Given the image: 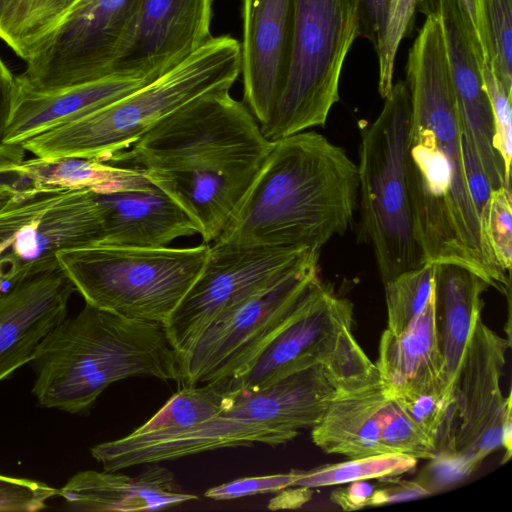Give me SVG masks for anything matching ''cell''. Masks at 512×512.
<instances>
[{
    "label": "cell",
    "mask_w": 512,
    "mask_h": 512,
    "mask_svg": "<svg viewBox=\"0 0 512 512\" xmlns=\"http://www.w3.org/2000/svg\"><path fill=\"white\" fill-rule=\"evenodd\" d=\"M140 0H80L16 82L49 89L109 75Z\"/></svg>",
    "instance_id": "5bb4252c"
},
{
    "label": "cell",
    "mask_w": 512,
    "mask_h": 512,
    "mask_svg": "<svg viewBox=\"0 0 512 512\" xmlns=\"http://www.w3.org/2000/svg\"><path fill=\"white\" fill-rule=\"evenodd\" d=\"M134 476L116 471L85 470L75 473L57 491L72 511H155L196 500L179 491L174 474L161 463L141 465Z\"/></svg>",
    "instance_id": "7402d4cb"
},
{
    "label": "cell",
    "mask_w": 512,
    "mask_h": 512,
    "mask_svg": "<svg viewBox=\"0 0 512 512\" xmlns=\"http://www.w3.org/2000/svg\"><path fill=\"white\" fill-rule=\"evenodd\" d=\"M385 398L382 382L337 391L311 428L314 444L326 453L358 458L386 453L379 439L378 412Z\"/></svg>",
    "instance_id": "d4e9b609"
},
{
    "label": "cell",
    "mask_w": 512,
    "mask_h": 512,
    "mask_svg": "<svg viewBox=\"0 0 512 512\" xmlns=\"http://www.w3.org/2000/svg\"><path fill=\"white\" fill-rule=\"evenodd\" d=\"M157 77L114 73L49 89H32L15 78L2 143L21 145L46 130L111 104Z\"/></svg>",
    "instance_id": "44dd1931"
},
{
    "label": "cell",
    "mask_w": 512,
    "mask_h": 512,
    "mask_svg": "<svg viewBox=\"0 0 512 512\" xmlns=\"http://www.w3.org/2000/svg\"><path fill=\"white\" fill-rule=\"evenodd\" d=\"M21 177L35 186L57 189L89 188L96 190L128 176L133 169L95 159L63 157L32 158L13 167Z\"/></svg>",
    "instance_id": "83f0119b"
},
{
    "label": "cell",
    "mask_w": 512,
    "mask_h": 512,
    "mask_svg": "<svg viewBox=\"0 0 512 512\" xmlns=\"http://www.w3.org/2000/svg\"><path fill=\"white\" fill-rule=\"evenodd\" d=\"M421 0H391L382 36L375 47L378 64V91L385 99L393 87L394 64L402 39L410 31Z\"/></svg>",
    "instance_id": "836d02e7"
},
{
    "label": "cell",
    "mask_w": 512,
    "mask_h": 512,
    "mask_svg": "<svg viewBox=\"0 0 512 512\" xmlns=\"http://www.w3.org/2000/svg\"><path fill=\"white\" fill-rule=\"evenodd\" d=\"M435 264L423 263L384 283L387 329L404 331L425 309L434 294Z\"/></svg>",
    "instance_id": "4dcf8cb0"
},
{
    "label": "cell",
    "mask_w": 512,
    "mask_h": 512,
    "mask_svg": "<svg viewBox=\"0 0 512 512\" xmlns=\"http://www.w3.org/2000/svg\"><path fill=\"white\" fill-rule=\"evenodd\" d=\"M489 285L460 265L435 264L434 311L437 343L447 383L453 388L470 336L481 318Z\"/></svg>",
    "instance_id": "cb8c5ba5"
},
{
    "label": "cell",
    "mask_w": 512,
    "mask_h": 512,
    "mask_svg": "<svg viewBox=\"0 0 512 512\" xmlns=\"http://www.w3.org/2000/svg\"><path fill=\"white\" fill-rule=\"evenodd\" d=\"M462 151L467 188L482 226L493 187L480 160L464 136Z\"/></svg>",
    "instance_id": "f35d334b"
},
{
    "label": "cell",
    "mask_w": 512,
    "mask_h": 512,
    "mask_svg": "<svg viewBox=\"0 0 512 512\" xmlns=\"http://www.w3.org/2000/svg\"><path fill=\"white\" fill-rule=\"evenodd\" d=\"M378 429L379 439L386 453L431 460L438 453L436 443L411 420L397 401L386 392L378 412Z\"/></svg>",
    "instance_id": "1f68e13d"
},
{
    "label": "cell",
    "mask_w": 512,
    "mask_h": 512,
    "mask_svg": "<svg viewBox=\"0 0 512 512\" xmlns=\"http://www.w3.org/2000/svg\"><path fill=\"white\" fill-rule=\"evenodd\" d=\"M353 304L315 279L294 316L237 375L229 391L256 390L320 364L337 391L381 382L352 333Z\"/></svg>",
    "instance_id": "9c48e42d"
},
{
    "label": "cell",
    "mask_w": 512,
    "mask_h": 512,
    "mask_svg": "<svg viewBox=\"0 0 512 512\" xmlns=\"http://www.w3.org/2000/svg\"><path fill=\"white\" fill-rule=\"evenodd\" d=\"M102 237V216L93 190H62L0 255L3 292L28 275L59 265L58 251L97 245Z\"/></svg>",
    "instance_id": "2e32d148"
},
{
    "label": "cell",
    "mask_w": 512,
    "mask_h": 512,
    "mask_svg": "<svg viewBox=\"0 0 512 512\" xmlns=\"http://www.w3.org/2000/svg\"><path fill=\"white\" fill-rule=\"evenodd\" d=\"M240 43L212 37L182 62L121 99L22 143L40 159L76 157L108 162L164 117L210 91L230 89L240 75Z\"/></svg>",
    "instance_id": "8992f818"
},
{
    "label": "cell",
    "mask_w": 512,
    "mask_h": 512,
    "mask_svg": "<svg viewBox=\"0 0 512 512\" xmlns=\"http://www.w3.org/2000/svg\"><path fill=\"white\" fill-rule=\"evenodd\" d=\"M80 0H0V39L25 63Z\"/></svg>",
    "instance_id": "4316f807"
},
{
    "label": "cell",
    "mask_w": 512,
    "mask_h": 512,
    "mask_svg": "<svg viewBox=\"0 0 512 512\" xmlns=\"http://www.w3.org/2000/svg\"><path fill=\"white\" fill-rule=\"evenodd\" d=\"M357 165L316 132L273 141L247 193L212 243L322 249L353 221Z\"/></svg>",
    "instance_id": "3957f363"
},
{
    "label": "cell",
    "mask_w": 512,
    "mask_h": 512,
    "mask_svg": "<svg viewBox=\"0 0 512 512\" xmlns=\"http://www.w3.org/2000/svg\"><path fill=\"white\" fill-rule=\"evenodd\" d=\"M38 404L76 414L113 383L133 377L179 382V354L161 323L130 319L85 303L39 344L32 359Z\"/></svg>",
    "instance_id": "277c9868"
},
{
    "label": "cell",
    "mask_w": 512,
    "mask_h": 512,
    "mask_svg": "<svg viewBox=\"0 0 512 512\" xmlns=\"http://www.w3.org/2000/svg\"><path fill=\"white\" fill-rule=\"evenodd\" d=\"M75 289L59 265L28 275L0 293V382L32 361L67 316Z\"/></svg>",
    "instance_id": "ffe728a7"
},
{
    "label": "cell",
    "mask_w": 512,
    "mask_h": 512,
    "mask_svg": "<svg viewBox=\"0 0 512 512\" xmlns=\"http://www.w3.org/2000/svg\"><path fill=\"white\" fill-rule=\"evenodd\" d=\"M438 448L439 436L453 403V388L447 384L430 389L386 393Z\"/></svg>",
    "instance_id": "d6a6232c"
},
{
    "label": "cell",
    "mask_w": 512,
    "mask_h": 512,
    "mask_svg": "<svg viewBox=\"0 0 512 512\" xmlns=\"http://www.w3.org/2000/svg\"><path fill=\"white\" fill-rule=\"evenodd\" d=\"M242 18L244 100L262 126L270 119L287 78L294 0H242Z\"/></svg>",
    "instance_id": "d6986e66"
},
{
    "label": "cell",
    "mask_w": 512,
    "mask_h": 512,
    "mask_svg": "<svg viewBox=\"0 0 512 512\" xmlns=\"http://www.w3.org/2000/svg\"><path fill=\"white\" fill-rule=\"evenodd\" d=\"M486 246L498 266L510 274L512 264V197L505 186L493 189L482 222Z\"/></svg>",
    "instance_id": "e575fe53"
},
{
    "label": "cell",
    "mask_w": 512,
    "mask_h": 512,
    "mask_svg": "<svg viewBox=\"0 0 512 512\" xmlns=\"http://www.w3.org/2000/svg\"><path fill=\"white\" fill-rule=\"evenodd\" d=\"M405 82L411 102L408 188L423 263L460 265L506 293L509 274L486 246L467 188L463 133L435 12L426 14L409 50Z\"/></svg>",
    "instance_id": "6da1fadb"
},
{
    "label": "cell",
    "mask_w": 512,
    "mask_h": 512,
    "mask_svg": "<svg viewBox=\"0 0 512 512\" xmlns=\"http://www.w3.org/2000/svg\"><path fill=\"white\" fill-rule=\"evenodd\" d=\"M376 367L386 393L449 385L437 343L434 294L404 331L382 333Z\"/></svg>",
    "instance_id": "603a6c76"
},
{
    "label": "cell",
    "mask_w": 512,
    "mask_h": 512,
    "mask_svg": "<svg viewBox=\"0 0 512 512\" xmlns=\"http://www.w3.org/2000/svg\"><path fill=\"white\" fill-rule=\"evenodd\" d=\"M335 387L320 364L291 373L256 390L229 391L213 417L173 436L128 448H91L104 470L163 463L223 448L265 444L276 447L314 427Z\"/></svg>",
    "instance_id": "5b68a950"
},
{
    "label": "cell",
    "mask_w": 512,
    "mask_h": 512,
    "mask_svg": "<svg viewBox=\"0 0 512 512\" xmlns=\"http://www.w3.org/2000/svg\"><path fill=\"white\" fill-rule=\"evenodd\" d=\"M320 253L310 250L280 278L216 318L179 357L178 384L230 379L247 366L298 310L318 278Z\"/></svg>",
    "instance_id": "8fae6325"
},
{
    "label": "cell",
    "mask_w": 512,
    "mask_h": 512,
    "mask_svg": "<svg viewBox=\"0 0 512 512\" xmlns=\"http://www.w3.org/2000/svg\"><path fill=\"white\" fill-rule=\"evenodd\" d=\"M229 91L187 102L106 162L141 171L199 224L206 244L221 233L272 145Z\"/></svg>",
    "instance_id": "7a4b0ae2"
},
{
    "label": "cell",
    "mask_w": 512,
    "mask_h": 512,
    "mask_svg": "<svg viewBox=\"0 0 512 512\" xmlns=\"http://www.w3.org/2000/svg\"><path fill=\"white\" fill-rule=\"evenodd\" d=\"M391 0H358L359 36L378 44Z\"/></svg>",
    "instance_id": "b9f144b4"
},
{
    "label": "cell",
    "mask_w": 512,
    "mask_h": 512,
    "mask_svg": "<svg viewBox=\"0 0 512 512\" xmlns=\"http://www.w3.org/2000/svg\"><path fill=\"white\" fill-rule=\"evenodd\" d=\"M93 192L102 216L101 245L162 248L178 238L200 235L189 213L141 171L133 169Z\"/></svg>",
    "instance_id": "e0dca14e"
},
{
    "label": "cell",
    "mask_w": 512,
    "mask_h": 512,
    "mask_svg": "<svg viewBox=\"0 0 512 512\" xmlns=\"http://www.w3.org/2000/svg\"><path fill=\"white\" fill-rule=\"evenodd\" d=\"M484 89L489 99L493 122V147L503 167L505 186L511 189L512 122L511 98L491 70L487 60L480 58Z\"/></svg>",
    "instance_id": "d590c367"
},
{
    "label": "cell",
    "mask_w": 512,
    "mask_h": 512,
    "mask_svg": "<svg viewBox=\"0 0 512 512\" xmlns=\"http://www.w3.org/2000/svg\"><path fill=\"white\" fill-rule=\"evenodd\" d=\"M16 76L10 71L0 57V145L10 113L12 97L15 89Z\"/></svg>",
    "instance_id": "ee69618b"
},
{
    "label": "cell",
    "mask_w": 512,
    "mask_h": 512,
    "mask_svg": "<svg viewBox=\"0 0 512 512\" xmlns=\"http://www.w3.org/2000/svg\"><path fill=\"white\" fill-rule=\"evenodd\" d=\"M410 118L409 90L405 81H399L361 136L357 165L360 236L372 246L383 283L423 264L406 167Z\"/></svg>",
    "instance_id": "ba28073f"
},
{
    "label": "cell",
    "mask_w": 512,
    "mask_h": 512,
    "mask_svg": "<svg viewBox=\"0 0 512 512\" xmlns=\"http://www.w3.org/2000/svg\"><path fill=\"white\" fill-rule=\"evenodd\" d=\"M481 58L512 96V0H472Z\"/></svg>",
    "instance_id": "f1b7e54d"
},
{
    "label": "cell",
    "mask_w": 512,
    "mask_h": 512,
    "mask_svg": "<svg viewBox=\"0 0 512 512\" xmlns=\"http://www.w3.org/2000/svg\"><path fill=\"white\" fill-rule=\"evenodd\" d=\"M300 476V470L288 473L235 479L205 491L204 496L213 500H232L265 493H273L291 487Z\"/></svg>",
    "instance_id": "74e56055"
},
{
    "label": "cell",
    "mask_w": 512,
    "mask_h": 512,
    "mask_svg": "<svg viewBox=\"0 0 512 512\" xmlns=\"http://www.w3.org/2000/svg\"><path fill=\"white\" fill-rule=\"evenodd\" d=\"M209 247L98 244L64 249L55 257L86 304L165 325L200 274Z\"/></svg>",
    "instance_id": "52a82bcc"
},
{
    "label": "cell",
    "mask_w": 512,
    "mask_h": 512,
    "mask_svg": "<svg viewBox=\"0 0 512 512\" xmlns=\"http://www.w3.org/2000/svg\"><path fill=\"white\" fill-rule=\"evenodd\" d=\"M509 341L480 318L468 341L453 384V403L444 426L447 447L442 452L466 459L474 468L501 446L511 454V397L500 379Z\"/></svg>",
    "instance_id": "7c38bea8"
},
{
    "label": "cell",
    "mask_w": 512,
    "mask_h": 512,
    "mask_svg": "<svg viewBox=\"0 0 512 512\" xmlns=\"http://www.w3.org/2000/svg\"><path fill=\"white\" fill-rule=\"evenodd\" d=\"M445 43L463 136L476 153L493 189L505 186L503 163L493 147V122L481 73L476 33L458 0H434Z\"/></svg>",
    "instance_id": "ac0fdd59"
},
{
    "label": "cell",
    "mask_w": 512,
    "mask_h": 512,
    "mask_svg": "<svg viewBox=\"0 0 512 512\" xmlns=\"http://www.w3.org/2000/svg\"><path fill=\"white\" fill-rule=\"evenodd\" d=\"M312 488L291 486L281 490V493L270 500L269 509H295L311 500Z\"/></svg>",
    "instance_id": "f6af8a7d"
},
{
    "label": "cell",
    "mask_w": 512,
    "mask_h": 512,
    "mask_svg": "<svg viewBox=\"0 0 512 512\" xmlns=\"http://www.w3.org/2000/svg\"><path fill=\"white\" fill-rule=\"evenodd\" d=\"M398 476L382 478V486L373 490L369 506H380L420 498L430 491L420 481L399 480Z\"/></svg>",
    "instance_id": "60d3db41"
},
{
    "label": "cell",
    "mask_w": 512,
    "mask_h": 512,
    "mask_svg": "<svg viewBox=\"0 0 512 512\" xmlns=\"http://www.w3.org/2000/svg\"><path fill=\"white\" fill-rule=\"evenodd\" d=\"M44 482L0 474V512H35L57 496Z\"/></svg>",
    "instance_id": "8d00e7d4"
},
{
    "label": "cell",
    "mask_w": 512,
    "mask_h": 512,
    "mask_svg": "<svg viewBox=\"0 0 512 512\" xmlns=\"http://www.w3.org/2000/svg\"><path fill=\"white\" fill-rule=\"evenodd\" d=\"M36 215L32 202L19 194L0 205V243L12 238Z\"/></svg>",
    "instance_id": "ab89813d"
},
{
    "label": "cell",
    "mask_w": 512,
    "mask_h": 512,
    "mask_svg": "<svg viewBox=\"0 0 512 512\" xmlns=\"http://www.w3.org/2000/svg\"><path fill=\"white\" fill-rule=\"evenodd\" d=\"M213 0H140L109 74L160 76L205 45Z\"/></svg>",
    "instance_id": "9a60e30c"
},
{
    "label": "cell",
    "mask_w": 512,
    "mask_h": 512,
    "mask_svg": "<svg viewBox=\"0 0 512 512\" xmlns=\"http://www.w3.org/2000/svg\"><path fill=\"white\" fill-rule=\"evenodd\" d=\"M373 486L365 480L349 482L344 488L332 491L330 499L342 510H358L369 506V499L373 493Z\"/></svg>",
    "instance_id": "7bdbcfd3"
},
{
    "label": "cell",
    "mask_w": 512,
    "mask_h": 512,
    "mask_svg": "<svg viewBox=\"0 0 512 512\" xmlns=\"http://www.w3.org/2000/svg\"><path fill=\"white\" fill-rule=\"evenodd\" d=\"M310 250L212 243L200 274L164 325L179 357L216 318L280 278Z\"/></svg>",
    "instance_id": "4fadbf2b"
},
{
    "label": "cell",
    "mask_w": 512,
    "mask_h": 512,
    "mask_svg": "<svg viewBox=\"0 0 512 512\" xmlns=\"http://www.w3.org/2000/svg\"><path fill=\"white\" fill-rule=\"evenodd\" d=\"M417 462L416 458L396 453L350 458L345 462L326 464L306 471L300 470V476L293 486L317 488L395 477L413 471Z\"/></svg>",
    "instance_id": "f546056e"
},
{
    "label": "cell",
    "mask_w": 512,
    "mask_h": 512,
    "mask_svg": "<svg viewBox=\"0 0 512 512\" xmlns=\"http://www.w3.org/2000/svg\"><path fill=\"white\" fill-rule=\"evenodd\" d=\"M226 380L181 386L144 424L125 437L103 442L109 448H128L178 434L213 417L224 406Z\"/></svg>",
    "instance_id": "484cf974"
},
{
    "label": "cell",
    "mask_w": 512,
    "mask_h": 512,
    "mask_svg": "<svg viewBox=\"0 0 512 512\" xmlns=\"http://www.w3.org/2000/svg\"><path fill=\"white\" fill-rule=\"evenodd\" d=\"M357 37L358 0H294L287 78L270 119L260 126L268 141L325 125Z\"/></svg>",
    "instance_id": "30bf717a"
}]
</instances>
